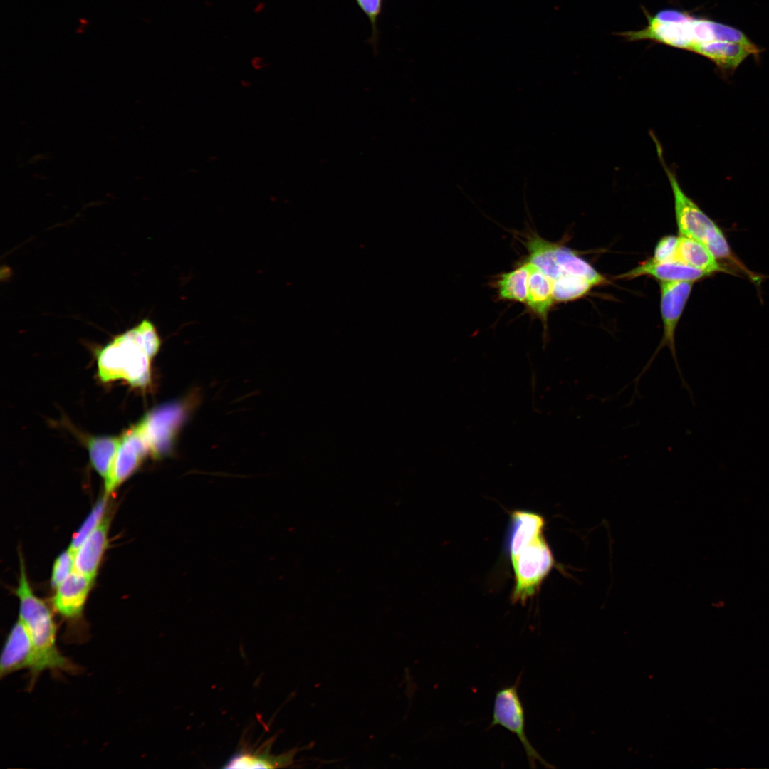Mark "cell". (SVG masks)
<instances>
[{
  "label": "cell",
  "mask_w": 769,
  "mask_h": 769,
  "mask_svg": "<svg viewBox=\"0 0 769 769\" xmlns=\"http://www.w3.org/2000/svg\"><path fill=\"white\" fill-rule=\"evenodd\" d=\"M142 324L118 334L97 352L98 374L104 382L118 379L131 386L147 387L151 382V361Z\"/></svg>",
  "instance_id": "obj_3"
},
{
  "label": "cell",
  "mask_w": 769,
  "mask_h": 769,
  "mask_svg": "<svg viewBox=\"0 0 769 769\" xmlns=\"http://www.w3.org/2000/svg\"><path fill=\"white\" fill-rule=\"evenodd\" d=\"M385 0H355L361 11L368 19L371 26V36L368 40L375 53L378 52L380 31L378 20L382 13Z\"/></svg>",
  "instance_id": "obj_24"
},
{
  "label": "cell",
  "mask_w": 769,
  "mask_h": 769,
  "mask_svg": "<svg viewBox=\"0 0 769 769\" xmlns=\"http://www.w3.org/2000/svg\"><path fill=\"white\" fill-rule=\"evenodd\" d=\"M520 676L521 674L514 684L502 687L497 691L492 721L488 728L499 725L515 734L523 745L531 768L536 767V762L545 768H552L553 766L539 755L527 738L525 711L518 694Z\"/></svg>",
  "instance_id": "obj_7"
},
{
  "label": "cell",
  "mask_w": 769,
  "mask_h": 769,
  "mask_svg": "<svg viewBox=\"0 0 769 769\" xmlns=\"http://www.w3.org/2000/svg\"><path fill=\"white\" fill-rule=\"evenodd\" d=\"M93 579L74 570L56 587L53 605L65 619L74 622L83 614Z\"/></svg>",
  "instance_id": "obj_10"
},
{
  "label": "cell",
  "mask_w": 769,
  "mask_h": 769,
  "mask_svg": "<svg viewBox=\"0 0 769 769\" xmlns=\"http://www.w3.org/2000/svg\"><path fill=\"white\" fill-rule=\"evenodd\" d=\"M511 563L515 575L511 601L525 605L538 590L555 561L543 535L524 548Z\"/></svg>",
  "instance_id": "obj_5"
},
{
  "label": "cell",
  "mask_w": 769,
  "mask_h": 769,
  "mask_svg": "<svg viewBox=\"0 0 769 769\" xmlns=\"http://www.w3.org/2000/svg\"><path fill=\"white\" fill-rule=\"evenodd\" d=\"M511 520L509 555L513 560L524 548L543 535L545 520L534 512L516 511L511 514Z\"/></svg>",
  "instance_id": "obj_14"
},
{
  "label": "cell",
  "mask_w": 769,
  "mask_h": 769,
  "mask_svg": "<svg viewBox=\"0 0 769 769\" xmlns=\"http://www.w3.org/2000/svg\"><path fill=\"white\" fill-rule=\"evenodd\" d=\"M693 283V281H661L660 289L661 314L664 328L663 337L652 356L640 373L633 380L635 384V392H637V389L640 378L650 367L659 351L665 346L669 349L671 353L683 387L689 392L690 391L678 362L675 346V331L691 291Z\"/></svg>",
  "instance_id": "obj_6"
},
{
  "label": "cell",
  "mask_w": 769,
  "mask_h": 769,
  "mask_svg": "<svg viewBox=\"0 0 769 769\" xmlns=\"http://www.w3.org/2000/svg\"><path fill=\"white\" fill-rule=\"evenodd\" d=\"M643 275L653 276L661 281L694 282L709 274L677 261L656 263L649 260L618 277L634 278Z\"/></svg>",
  "instance_id": "obj_13"
},
{
  "label": "cell",
  "mask_w": 769,
  "mask_h": 769,
  "mask_svg": "<svg viewBox=\"0 0 769 769\" xmlns=\"http://www.w3.org/2000/svg\"><path fill=\"white\" fill-rule=\"evenodd\" d=\"M760 52L754 44L713 41L699 47L695 53L709 58L723 73L731 74L748 56H757Z\"/></svg>",
  "instance_id": "obj_12"
},
{
  "label": "cell",
  "mask_w": 769,
  "mask_h": 769,
  "mask_svg": "<svg viewBox=\"0 0 769 769\" xmlns=\"http://www.w3.org/2000/svg\"><path fill=\"white\" fill-rule=\"evenodd\" d=\"M75 564V553L68 549L55 560L51 573V585L53 587H57L61 584L73 571Z\"/></svg>",
  "instance_id": "obj_25"
},
{
  "label": "cell",
  "mask_w": 769,
  "mask_h": 769,
  "mask_svg": "<svg viewBox=\"0 0 769 769\" xmlns=\"http://www.w3.org/2000/svg\"><path fill=\"white\" fill-rule=\"evenodd\" d=\"M529 268L526 304L545 323L554 302L551 281L535 265L527 261Z\"/></svg>",
  "instance_id": "obj_15"
},
{
  "label": "cell",
  "mask_w": 769,
  "mask_h": 769,
  "mask_svg": "<svg viewBox=\"0 0 769 769\" xmlns=\"http://www.w3.org/2000/svg\"><path fill=\"white\" fill-rule=\"evenodd\" d=\"M528 263L513 271L501 274L497 281L499 297L503 300L526 303L528 290Z\"/></svg>",
  "instance_id": "obj_21"
},
{
  "label": "cell",
  "mask_w": 769,
  "mask_h": 769,
  "mask_svg": "<svg viewBox=\"0 0 769 769\" xmlns=\"http://www.w3.org/2000/svg\"><path fill=\"white\" fill-rule=\"evenodd\" d=\"M594 286L587 280L572 275H563L552 282L554 302H567L585 295Z\"/></svg>",
  "instance_id": "obj_22"
},
{
  "label": "cell",
  "mask_w": 769,
  "mask_h": 769,
  "mask_svg": "<svg viewBox=\"0 0 769 769\" xmlns=\"http://www.w3.org/2000/svg\"><path fill=\"white\" fill-rule=\"evenodd\" d=\"M679 237L669 235L661 238L654 250L653 262L660 263L674 261Z\"/></svg>",
  "instance_id": "obj_26"
},
{
  "label": "cell",
  "mask_w": 769,
  "mask_h": 769,
  "mask_svg": "<svg viewBox=\"0 0 769 769\" xmlns=\"http://www.w3.org/2000/svg\"><path fill=\"white\" fill-rule=\"evenodd\" d=\"M674 261L700 269L708 274L724 270L705 245L682 235L678 239Z\"/></svg>",
  "instance_id": "obj_16"
},
{
  "label": "cell",
  "mask_w": 769,
  "mask_h": 769,
  "mask_svg": "<svg viewBox=\"0 0 769 769\" xmlns=\"http://www.w3.org/2000/svg\"><path fill=\"white\" fill-rule=\"evenodd\" d=\"M150 452L149 442L137 423L121 436L109 485L105 488L108 497L138 468Z\"/></svg>",
  "instance_id": "obj_8"
},
{
  "label": "cell",
  "mask_w": 769,
  "mask_h": 769,
  "mask_svg": "<svg viewBox=\"0 0 769 769\" xmlns=\"http://www.w3.org/2000/svg\"><path fill=\"white\" fill-rule=\"evenodd\" d=\"M109 524L110 518L105 516L99 525L76 550L74 570L94 579L108 545Z\"/></svg>",
  "instance_id": "obj_11"
},
{
  "label": "cell",
  "mask_w": 769,
  "mask_h": 769,
  "mask_svg": "<svg viewBox=\"0 0 769 769\" xmlns=\"http://www.w3.org/2000/svg\"><path fill=\"white\" fill-rule=\"evenodd\" d=\"M664 165L673 192L675 216L680 235L701 242L716 258L728 257L730 248L721 230L686 194L675 174Z\"/></svg>",
  "instance_id": "obj_4"
},
{
  "label": "cell",
  "mask_w": 769,
  "mask_h": 769,
  "mask_svg": "<svg viewBox=\"0 0 769 769\" xmlns=\"http://www.w3.org/2000/svg\"><path fill=\"white\" fill-rule=\"evenodd\" d=\"M525 246L529 253L528 261L538 266L551 282L560 276L555 258V243L534 234L528 237Z\"/></svg>",
  "instance_id": "obj_19"
},
{
  "label": "cell",
  "mask_w": 769,
  "mask_h": 769,
  "mask_svg": "<svg viewBox=\"0 0 769 769\" xmlns=\"http://www.w3.org/2000/svg\"><path fill=\"white\" fill-rule=\"evenodd\" d=\"M16 593L19 599V619L31 635L36 654L35 665L30 671L31 684L44 670L76 673L79 668L63 656L56 644V625L46 604L33 592L21 559V570Z\"/></svg>",
  "instance_id": "obj_2"
},
{
  "label": "cell",
  "mask_w": 769,
  "mask_h": 769,
  "mask_svg": "<svg viewBox=\"0 0 769 769\" xmlns=\"http://www.w3.org/2000/svg\"><path fill=\"white\" fill-rule=\"evenodd\" d=\"M295 750L288 751L279 756H273L268 751L257 753L239 751L233 754L223 766L224 768H281L293 763Z\"/></svg>",
  "instance_id": "obj_20"
},
{
  "label": "cell",
  "mask_w": 769,
  "mask_h": 769,
  "mask_svg": "<svg viewBox=\"0 0 769 769\" xmlns=\"http://www.w3.org/2000/svg\"><path fill=\"white\" fill-rule=\"evenodd\" d=\"M120 441V436H91L87 439L90 462L103 478L105 488L108 487L111 479Z\"/></svg>",
  "instance_id": "obj_17"
},
{
  "label": "cell",
  "mask_w": 769,
  "mask_h": 769,
  "mask_svg": "<svg viewBox=\"0 0 769 769\" xmlns=\"http://www.w3.org/2000/svg\"><path fill=\"white\" fill-rule=\"evenodd\" d=\"M555 258L560 276L572 275L589 281L593 286L605 283L606 278L572 249L555 244Z\"/></svg>",
  "instance_id": "obj_18"
},
{
  "label": "cell",
  "mask_w": 769,
  "mask_h": 769,
  "mask_svg": "<svg viewBox=\"0 0 769 769\" xmlns=\"http://www.w3.org/2000/svg\"><path fill=\"white\" fill-rule=\"evenodd\" d=\"M107 496H104L93 507L89 516L75 534L69 549L75 552L84 540L95 530L105 516Z\"/></svg>",
  "instance_id": "obj_23"
},
{
  "label": "cell",
  "mask_w": 769,
  "mask_h": 769,
  "mask_svg": "<svg viewBox=\"0 0 769 769\" xmlns=\"http://www.w3.org/2000/svg\"><path fill=\"white\" fill-rule=\"evenodd\" d=\"M36 654L34 646L26 625L21 619L13 625L5 641L0 659V676L21 669H33Z\"/></svg>",
  "instance_id": "obj_9"
},
{
  "label": "cell",
  "mask_w": 769,
  "mask_h": 769,
  "mask_svg": "<svg viewBox=\"0 0 769 769\" xmlns=\"http://www.w3.org/2000/svg\"><path fill=\"white\" fill-rule=\"evenodd\" d=\"M647 14V26L641 30L620 33L628 41L650 40L692 52L713 41L745 45L753 43L740 31L708 19L697 18L674 9Z\"/></svg>",
  "instance_id": "obj_1"
}]
</instances>
